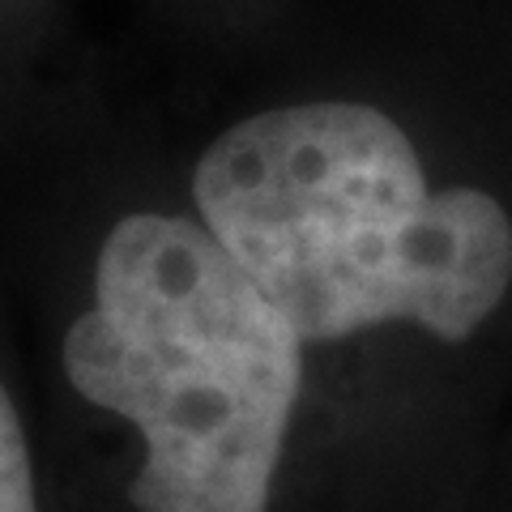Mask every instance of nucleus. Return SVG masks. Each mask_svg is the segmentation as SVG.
<instances>
[{
	"mask_svg": "<svg viewBox=\"0 0 512 512\" xmlns=\"http://www.w3.org/2000/svg\"><path fill=\"white\" fill-rule=\"evenodd\" d=\"M192 205L316 346L406 325L470 342L512 286V218L483 188H431L393 116L355 99L235 120L192 167Z\"/></svg>",
	"mask_w": 512,
	"mask_h": 512,
	"instance_id": "nucleus-1",
	"label": "nucleus"
},
{
	"mask_svg": "<svg viewBox=\"0 0 512 512\" xmlns=\"http://www.w3.org/2000/svg\"><path fill=\"white\" fill-rule=\"evenodd\" d=\"M0 512H52L35 436L5 376H0Z\"/></svg>",
	"mask_w": 512,
	"mask_h": 512,
	"instance_id": "nucleus-2",
	"label": "nucleus"
}]
</instances>
